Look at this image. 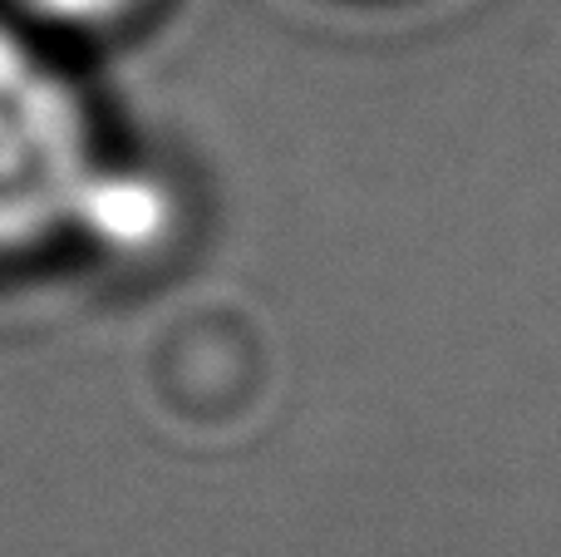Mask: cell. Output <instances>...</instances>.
I'll return each mask as SVG.
<instances>
[{"label":"cell","instance_id":"1","mask_svg":"<svg viewBox=\"0 0 561 557\" xmlns=\"http://www.w3.org/2000/svg\"><path fill=\"white\" fill-rule=\"evenodd\" d=\"M94 168L84 99L25 35L0 25V257L75 227Z\"/></svg>","mask_w":561,"mask_h":557},{"label":"cell","instance_id":"2","mask_svg":"<svg viewBox=\"0 0 561 557\" xmlns=\"http://www.w3.org/2000/svg\"><path fill=\"white\" fill-rule=\"evenodd\" d=\"M168 223H173V207H168L163 187L153 178L134 173V168H108V163L94 168L75 213V232H84L104 252H124V257L158 247Z\"/></svg>","mask_w":561,"mask_h":557},{"label":"cell","instance_id":"3","mask_svg":"<svg viewBox=\"0 0 561 557\" xmlns=\"http://www.w3.org/2000/svg\"><path fill=\"white\" fill-rule=\"evenodd\" d=\"M20 15L39 20V25H59V30H94L108 20L128 15L138 0H10Z\"/></svg>","mask_w":561,"mask_h":557}]
</instances>
